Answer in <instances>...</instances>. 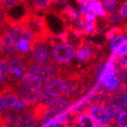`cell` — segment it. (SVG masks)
Wrapping results in <instances>:
<instances>
[{"label":"cell","mask_w":127,"mask_h":127,"mask_svg":"<svg viewBox=\"0 0 127 127\" xmlns=\"http://www.w3.org/2000/svg\"><path fill=\"white\" fill-rule=\"evenodd\" d=\"M75 47L71 44H58L52 50V56L57 62L60 64H66L70 62L75 55Z\"/></svg>","instance_id":"cell-1"},{"label":"cell","mask_w":127,"mask_h":127,"mask_svg":"<svg viewBox=\"0 0 127 127\" xmlns=\"http://www.w3.org/2000/svg\"><path fill=\"white\" fill-rule=\"evenodd\" d=\"M6 43L15 45L16 42L20 39H26L31 41L33 39V34L26 28H14L11 30L5 37Z\"/></svg>","instance_id":"cell-2"},{"label":"cell","mask_w":127,"mask_h":127,"mask_svg":"<svg viewBox=\"0 0 127 127\" xmlns=\"http://www.w3.org/2000/svg\"><path fill=\"white\" fill-rule=\"evenodd\" d=\"M45 87L48 89H50L53 92H55L57 95L65 93V92H68L71 89V85L68 82L52 77L46 79Z\"/></svg>","instance_id":"cell-3"},{"label":"cell","mask_w":127,"mask_h":127,"mask_svg":"<svg viewBox=\"0 0 127 127\" xmlns=\"http://www.w3.org/2000/svg\"><path fill=\"white\" fill-rule=\"evenodd\" d=\"M89 115L92 118L99 123H109L110 122L111 117L108 110L100 105H93L89 109Z\"/></svg>","instance_id":"cell-4"},{"label":"cell","mask_w":127,"mask_h":127,"mask_svg":"<svg viewBox=\"0 0 127 127\" xmlns=\"http://www.w3.org/2000/svg\"><path fill=\"white\" fill-rule=\"evenodd\" d=\"M99 82L109 90H116L119 87V79L115 73H106L101 70L99 76Z\"/></svg>","instance_id":"cell-5"},{"label":"cell","mask_w":127,"mask_h":127,"mask_svg":"<svg viewBox=\"0 0 127 127\" xmlns=\"http://www.w3.org/2000/svg\"><path fill=\"white\" fill-rule=\"evenodd\" d=\"M42 80L39 76L35 74L30 73L28 72V74L24 75L22 77V83L27 88L29 89H39L42 84Z\"/></svg>","instance_id":"cell-6"},{"label":"cell","mask_w":127,"mask_h":127,"mask_svg":"<svg viewBox=\"0 0 127 127\" xmlns=\"http://www.w3.org/2000/svg\"><path fill=\"white\" fill-rule=\"evenodd\" d=\"M29 72L39 76L42 80H44V79L46 80V79H50V77H52V74H53V71L50 67L44 65H39V64L32 65L29 69Z\"/></svg>","instance_id":"cell-7"},{"label":"cell","mask_w":127,"mask_h":127,"mask_svg":"<svg viewBox=\"0 0 127 127\" xmlns=\"http://www.w3.org/2000/svg\"><path fill=\"white\" fill-rule=\"evenodd\" d=\"M32 57L38 63H44L50 58V53L48 49L43 45H37L32 51Z\"/></svg>","instance_id":"cell-8"},{"label":"cell","mask_w":127,"mask_h":127,"mask_svg":"<svg viewBox=\"0 0 127 127\" xmlns=\"http://www.w3.org/2000/svg\"><path fill=\"white\" fill-rule=\"evenodd\" d=\"M87 9H89L99 17H106L108 14L107 11L103 8L102 3L100 0H90L87 4Z\"/></svg>","instance_id":"cell-9"},{"label":"cell","mask_w":127,"mask_h":127,"mask_svg":"<svg viewBox=\"0 0 127 127\" xmlns=\"http://www.w3.org/2000/svg\"><path fill=\"white\" fill-rule=\"evenodd\" d=\"M8 64H9V71L18 77H23L25 73V67L20 60L12 59L8 62Z\"/></svg>","instance_id":"cell-10"},{"label":"cell","mask_w":127,"mask_h":127,"mask_svg":"<svg viewBox=\"0 0 127 127\" xmlns=\"http://www.w3.org/2000/svg\"><path fill=\"white\" fill-rule=\"evenodd\" d=\"M57 98H58V95L55 92H53L50 89H48V88H45L40 95L39 100H41L43 105L49 106L53 104L57 100Z\"/></svg>","instance_id":"cell-11"},{"label":"cell","mask_w":127,"mask_h":127,"mask_svg":"<svg viewBox=\"0 0 127 127\" xmlns=\"http://www.w3.org/2000/svg\"><path fill=\"white\" fill-rule=\"evenodd\" d=\"M41 92L38 89H29L27 88L21 93V99L26 103H33L40 99Z\"/></svg>","instance_id":"cell-12"},{"label":"cell","mask_w":127,"mask_h":127,"mask_svg":"<svg viewBox=\"0 0 127 127\" xmlns=\"http://www.w3.org/2000/svg\"><path fill=\"white\" fill-rule=\"evenodd\" d=\"M1 100H2V103L4 109H16V106L18 103L19 98L13 96V95H6L4 97L1 98Z\"/></svg>","instance_id":"cell-13"},{"label":"cell","mask_w":127,"mask_h":127,"mask_svg":"<svg viewBox=\"0 0 127 127\" xmlns=\"http://www.w3.org/2000/svg\"><path fill=\"white\" fill-rule=\"evenodd\" d=\"M79 127H95V120L88 114H81L78 118Z\"/></svg>","instance_id":"cell-14"},{"label":"cell","mask_w":127,"mask_h":127,"mask_svg":"<svg viewBox=\"0 0 127 127\" xmlns=\"http://www.w3.org/2000/svg\"><path fill=\"white\" fill-rule=\"evenodd\" d=\"M106 109H107L109 114L110 115L111 119L117 117L122 111L125 110V109H124L123 106L120 103H112V104L108 106V108Z\"/></svg>","instance_id":"cell-15"},{"label":"cell","mask_w":127,"mask_h":127,"mask_svg":"<svg viewBox=\"0 0 127 127\" xmlns=\"http://www.w3.org/2000/svg\"><path fill=\"white\" fill-rule=\"evenodd\" d=\"M19 127H35V121L29 116H23L18 119Z\"/></svg>","instance_id":"cell-16"},{"label":"cell","mask_w":127,"mask_h":127,"mask_svg":"<svg viewBox=\"0 0 127 127\" xmlns=\"http://www.w3.org/2000/svg\"><path fill=\"white\" fill-rule=\"evenodd\" d=\"M15 46H16V49L21 52H28L30 50V48H31L30 41L26 39L19 40L18 42H16Z\"/></svg>","instance_id":"cell-17"},{"label":"cell","mask_w":127,"mask_h":127,"mask_svg":"<svg viewBox=\"0 0 127 127\" xmlns=\"http://www.w3.org/2000/svg\"><path fill=\"white\" fill-rule=\"evenodd\" d=\"M55 108L57 110H58L59 112L64 110L65 109H67L69 106V101L66 99L65 97H59L55 101Z\"/></svg>","instance_id":"cell-18"},{"label":"cell","mask_w":127,"mask_h":127,"mask_svg":"<svg viewBox=\"0 0 127 127\" xmlns=\"http://www.w3.org/2000/svg\"><path fill=\"white\" fill-rule=\"evenodd\" d=\"M110 40L111 41H110V44H109V46H110L111 50L114 51V50H115L120 45V44L123 43L125 41H126L127 37L125 35H123V34H118V35L115 36V37H113Z\"/></svg>","instance_id":"cell-19"},{"label":"cell","mask_w":127,"mask_h":127,"mask_svg":"<svg viewBox=\"0 0 127 127\" xmlns=\"http://www.w3.org/2000/svg\"><path fill=\"white\" fill-rule=\"evenodd\" d=\"M101 3H102L103 8L107 11V12H109L117 9L119 0H101Z\"/></svg>","instance_id":"cell-20"},{"label":"cell","mask_w":127,"mask_h":127,"mask_svg":"<svg viewBox=\"0 0 127 127\" xmlns=\"http://www.w3.org/2000/svg\"><path fill=\"white\" fill-rule=\"evenodd\" d=\"M117 124L119 127H127V112L122 111L117 117Z\"/></svg>","instance_id":"cell-21"},{"label":"cell","mask_w":127,"mask_h":127,"mask_svg":"<svg viewBox=\"0 0 127 127\" xmlns=\"http://www.w3.org/2000/svg\"><path fill=\"white\" fill-rule=\"evenodd\" d=\"M50 0H34V6L37 10H44L50 6Z\"/></svg>","instance_id":"cell-22"},{"label":"cell","mask_w":127,"mask_h":127,"mask_svg":"<svg viewBox=\"0 0 127 127\" xmlns=\"http://www.w3.org/2000/svg\"><path fill=\"white\" fill-rule=\"evenodd\" d=\"M114 51L118 56H127V40L120 44Z\"/></svg>","instance_id":"cell-23"},{"label":"cell","mask_w":127,"mask_h":127,"mask_svg":"<svg viewBox=\"0 0 127 127\" xmlns=\"http://www.w3.org/2000/svg\"><path fill=\"white\" fill-rule=\"evenodd\" d=\"M52 120L54 122H57L58 124L61 125V124L65 123L67 121V116L64 113H59L58 115H56L55 117H52Z\"/></svg>","instance_id":"cell-24"},{"label":"cell","mask_w":127,"mask_h":127,"mask_svg":"<svg viewBox=\"0 0 127 127\" xmlns=\"http://www.w3.org/2000/svg\"><path fill=\"white\" fill-rule=\"evenodd\" d=\"M19 0H0V4L4 8H12L18 4Z\"/></svg>","instance_id":"cell-25"},{"label":"cell","mask_w":127,"mask_h":127,"mask_svg":"<svg viewBox=\"0 0 127 127\" xmlns=\"http://www.w3.org/2000/svg\"><path fill=\"white\" fill-rule=\"evenodd\" d=\"M9 71V64L8 62L6 61H0V73L3 76H4L5 74H7V72Z\"/></svg>","instance_id":"cell-26"},{"label":"cell","mask_w":127,"mask_h":127,"mask_svg":"<svg viewBox=\"0 0 127 127\" xmlns=\"http://www.w3.org/2000/svg\"><path fill=\"white\" fill-rule=\"evenodd\" d=\"M43 127H60V125L57 122H54L52 120V117H50L43 122Z\"/></svg>","instance_id":"cell-27"},{"label":"cell","mask_w":127,"mask_h":127,"mask_svg":"<svg viewBox=\"0 0 127 127\" xmlns=\"http://www.w3.org/2000/svg\"><path fill=\"white\" fill-rule=\"evenodd\" d=\"M118 12H119V13L121 14V16L123 18H125V19L127 18V1H125V2L121 4Z\"/></svg>","instance_id":"cell-28"},{"label":"cell","mask_w":127,"mask_h":127,"mask_svg":"<svg viewBox=\"0 0 127 127\" xmlns=\"http://www.w3.org/2000/svg\"><path fill=\"white\" fill-rule=\"evenodd\" d=\"M95 14L92 11H90L89 9H87V12H85V17H86V20H87V22H92L94 20H95Z\"/></svg>","instance_id":"cell-29"},{"label":"cell","mask_w":127,"mask_h":127,"mask_svg":"<svg viewBox=\"0 0 127 127\" xmlns=\"http://www.w3.org/2000/svg\"><path fill=\"white\" fill-rule=\"evenodd\" d=\"M18 119L16 117H13V116H11V117H8L6 121H7V124L9 126H16L18 125Z\"/></svg>","instance_id":"cell-30"},{"label":"cell","mask_w":127,"mask_h":127,"mask_svg":"<svg viewBox=\"0 0 127 127\" xmlns=\"http://www.w3.org/2000/svg\"><path fill=\"white\" fill-rule=\"evenodd\" d=\"M119 103H120L123 107L127 108V93L123 94V95L119 97Z\"/></svg>","instance_id":"cell-31"},{"label":"cell","mask_w":127,"mask_h":127,"mask_svg":"<svg viewBox=\"0 0 127 127\" xmlns=\"http://www.w3.org/2000/svg\"><path fill=\"white\" fill-rule=\"evenodd\" d=\"M95 127H108V126L104 123H99V122H96V123L95 124Z\"/></svg>","instance_id":"cell-32"},{"label":"cell","mask_w":127,"mask_h":127,"mask_svg":"<svg viewBox=\"0 0 127 127\" xmlns=\"http://www.w3.org/2000/svg\"><path fill=\"white\" fill-rule=\"evenodd\" d=\"M4 105H3L2 103V100H1V98H0V115L2 114V112L4 111Z\"/></svg>","instance_id":"cell-33"},{"label":"cell","mask_w":127,"mask_h":127,"mask_svg":"<svg viewBox=\"0 0 127 127\" xmlns=\"http://www.w3.org/2000/svg\"><path fill=\"white\" fill-rule=\"evenodd\" d=\"M56 2H58L59 4H65L68 2V0H57Z\"/></svg>","instance_id":"cell-34"},{"label":"cell","mask_w":127,"mask_h":127,"mask_svg":"<svg viewBox=\"0 0 127 127\" xmlns=\"http://www.w3.org/2000/svg\"><path fill=\"white\" fill-rule=\"evenodd\" d=\"M2 45H3V43H2V42H1V41H0V48L2 47Z\"/></svg>","instance_id":"cell-35"},{"label":"cell","mask_w":127,"mask_h":127,"mask_svg":"<svg viewBox=\"0 0 127 127\" xmlns=\"http://www.w3.org/2000/svg\"><path fill=\"white\" fill-rule=\"evenodd\" d=\"M50 2H56V1H57V0H50Z\"/></svg>","instance_id":"cell-36"}]
</instances>
